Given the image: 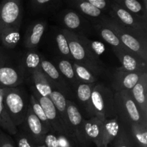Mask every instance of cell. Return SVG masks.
<instances>
[{"instance_id":"obj_19","label":"cell","mask_w":147,"mask_h":147,"mask_svg":"<svg viewBox=\"0 0 147 147\" xmlns=\"http://www.w3.org/2000/svg\"><path fill=\"white\" fill-rule=\"evenodd\" d=\"M129 92L136 104L147 119V73L143 75L140 80Z\"/></svg>"},{"instance_id":"obj_23","label":"cell","mask_w":147,"mask_h":147,"mask_svg":"<svg viewBox=\"0 0 147 147\" xmlns=\"http://www.w3.org/2000/svg\"><path fill=\"white\" fill-rule=\"evenodd\" d=\"M103 123L104 121H101L96 116L85 120V132L88 140L90 142H93L96 147L99 146Z\"/></svg>"},{"instance_id":"obj_9","label":"cell","mask_w":147,"mask_h":147,"mask_svg":"<svg viewBox=\"0 0 147 147\" xmlns=\"http://www.w3.org/2000/svg\"><path fill=\"white\" fill-rule=\"evenodd\" d=\"M40 67L47 77L53 89L61 93L67 100H72L76 98V93L52 62L42 57Z\"/></svg>"},{"instance_id":"obj_30","label":"cell","mask_w":147,"mask_h":147,"mask_svg":"<svg viewBox=\"0 0 147 147\" xmlns=\"http://www.w3.org/2000/svg\"><path fill=\"white\" fill-rule=\"evenodd\" d=\"M41 58V55L35 52L30 51L26 53L21 63L24 74L27 73L31 76V74L34 70L40 68Z\"/></svg>"},{"instance_id":"obj_42","label":"cell","mask_w":147,"mask_h":147,"mask_svg":"<svg viewBox=\"0 0 147 147\" xmlns=\"http://www.w3.org/2000/svg\"><path fill=\"white\" fill-rule=\"evenodd\" d=\"M34 147H46L44 144H36Z\"/></svg>"},{"instance_id":"obj_39","label":"cell","mask_w":147,"mask_h":147,"mask_svg":"<svg viewBox=\"0 0 147 147\" xmlns=\"http://www.w3.org/2000/svg\"><path fill=\"white\" fill-rule=\"evenodd\" d=\"M0 147H15L12 139L2 131H0Z\"/></svg>"},{"instance_id":"obj_21","label":"cell","mask_w":147,"mask_h":147,"mask_svg":"<svg viewBox=\"0 0 147 147\" xmlns=\"http://www.w3.org/2000/svg\"><path fill=\"white\" fill-rule=\"evenodd\" d=\"M120 129V121L118 117L108 119L104 121L100 134L98 147H110Z\"/></svg>"},{"instance_id":"obj_40","label":"cell","mask_w":147,"mask_h":147,"mask_svg":"<svg viewBox=\"0 0 147 147\" xmlns=\"http://www.w3.org/2000/svg\"><path fill=\"white\" fill-rule=\"evenodd\" d=\"M60 147H74L73 142L63 135H57Z\"/></svg>"},{"instance_id":"obj_20","label":"cell","mask_w":147,"mask_h":147,"mask_svg":"<svg viewBox=\"0 0 147 147\" xmlns=\"http://www.w3.org/2000/svg\"><path fill=\"white\" fill-rule=\"evenodd\" d=\"M73 62L63 57H57L55 60L54 65L59 70L60 74L65 79L73 91L76 93V88L80 83L75 73Z\"/></svg>"},{"instance_id":"obj_7","label":"cell","mask_w":147,"mask_h":147,"mask_svg":"<svg viewBox=\"0 0 147 147\" xmlns=\"http://www.w3.org/2000/svg\"><path fill=\"white\" fill-rule=\"evenodd\" d=\"M22 0H3L0 4V33L9 28L21 27Z\"/></svg>"},{"instance_id":"obj_14","label":"cell","mask_w":147,"mask_h":147,"mask_svg":"<svg viewBox=\"0 0 147 147\" xmlns=\"http://www.w3.org/2000/svg\"><path fill=\"white\" fill-rule=\"evenodd\" d=\"M147 72H130L119 67L116 69L112 77L111 89L114 92L130 91Z\"/></svg>"},{"instance_id":"obj_43","label":"cell","mask_w":147,"mask_h":147,"mask_svg":"<svg viewBox=\"0 0 147 147\" xmlns=\"http://www.w3.org/2000/svg\"><path fill=\"white\" fill-rule=\"evenodd\" d=\"M0 57H1V55H0Z\"/></svg>"},{"instance_id":"obj_26","label":"cell","mask_w":147,"mask_h":147,"mask_svg":"<svg viewBox=\"0 0 147 147\" xmlns=\"http://www.w3.org/2000/svg\"><path fill=\"white\" fill-rule=\"evenodd\" d=\"M110 147H137L128 125L120 121L119 131Z\"/></svg>"},{"instance_id":"obj_38","label":"cell","mask_w":147,"mask_h":147,"mask_svg":"<svg viewBox=\"0 0 147 147\" xmlns=\"http://www.w3.org/2000/svg\"><path fill=\"white\" fill-rule=\"evenodd\" d=\"M43 144L46 147H60L57 136L55 134L54 132H48L45 135Z\"/></svg>"},{"instance_id":"obj_29","label":"cell","mask_w":147,"mask_h":147,"mask_svg":"<svg viewBox=\"0 0 147 147\" xmlns=\"http://www.w3.org/2000/svg\"><path fill=\"white\" fill-rule=\"evenodd\" d=\"M20 27L9 28L0 33V43L7 49L15 47L20 39Z\"/></svg>"},{"instance_id":"obj_12","label":"cell","mask_w":147,"mask_h":147,"mask_svg":"<svg viewBox=\"0 0 147 147\" xmlns=\"http://www.w3.org/2000/svg\"><path fill=\"white\" fill-rule=\"evenodd\" d=\"M22 66L15 67L5 63L3 57H0V88H17L23 83L24 79Z\"/></svg>"},{"instance_id":"obj_6","label":"cell","mask_w":147,"mask_h":147,"mask_svg":"<svg viewBox=\"0 0 147 147\" xmlns=\"http://www.w3.org/2000/svg\"><path fill=\"white\" fill-rule=\"evenodd\" d=\"M67 114L69 129L73 143L80 147H88L90 143L85 132V119L77 105L67 99Z\"/></svg>"},{"instance_id":"obj_17","label":"cell","mask_w":147,"mask_h":147,"mask_svg":"<svg viewBox=\"0 0 147 147\" xmlns=\"http://www.w3.org/2000/svg\"><path fill=\"white\" fill-rule=\"evenodd\" d=\"M47 27L45 21L38 20L31 23L24 34V45L26 48L33 50L40 44Z\"/></svg>"},{"instance_id":"obj_13","label":"cell","mask_w":147,"mask_h":147,"mask_svg":"<svg viewBox=\"0 0 147 147\" xmlns=\"http://www.w3.org/2000/svg\"><path fill=\"white\" fill-rule=\"evenodd\" d=\"M21 125H24L23 131L31 139L34 144H43L45 135L48 133L45 126L33 112L29 104L25 118Z\"/></svg>"},{"instance_id":"obj_15","label":"cell","mask_w":147,"mask_h":147,"mask_svg":"<svg viewBox=\"0 0 147 147\" xmlns=\"http://www.w3.org/2000/svg\"><path fill=\"white\" fill-rule=\"evenodd\" d=\"M122 69L130 72H147V61L126 48L113 50Z\"/></svg>"},{"instance_id":"obj_37","label":"cell","mask_w":147,"mask_h":147,"mask_svg":"<svg viewBox=\"0 0 147 147\" xmlns=\"http://www.w3.org/2000/svg\"><path fill=\"white\" fill-rule=\"evenodd\" d=\"M86 1L100 9L103 13L109 12L111 4L110 0H86Z\"/></svg>"},{"instance_id":"obj_4","label":"cell","mask_w":147,"mask_h":147,"mask_svg":"<svg viewBox=\"0 0 147 147\" xmlns=\"http://www.w3.org/2000/svg\"><path fill=\"white\" fill-rule=\"evenodd\" d=\"M91 101L95 116L101 121L117 117L114 91L111 88L103 83H96L92 90Z\"/></svg>"},{"instance_id":"obj_41","label":"cell","mask_w":147,"mask_h":147,"mask_svg":"<svg viewBox=\"0 0 147 147\" xmlns=\"http://www.w3.org/2000/svg\"><path fill=\"white\" fill-rule=\"evenodd\" d=\"M142 1H142V4H143L144 7L147 10V0H142Z\"/></svg>"},{"instance_id":"obj_36","label":"cell","mask_w":147,"mask_h":147,"mask_svg":"<svg viewBox=\"0 0 147 147\" xmlns=\"http://www.w3.org/2000/svg\"><path fill=\"white\" fill-rule=\"evenodd\" d=\"M16 136L17 147H34L35 144L30 137L24 131L20 132L18 131Z\"/></svg>"},{"instance_id":"obj_34","label":"cell","mask_w":147,"mask_h":147,"mask_svg":"<svg viewBox=\"0 0 147 147\" xmlns=\"http://www.w3.org/2000/svg\"><path fill=\"white\" fill-rule=\"evenodd\" d=\"M29 104L31 106L33 112H34V114L37 116V117L40 119V121L42 122V123L43 124V126H45L46 130L48 132H53L52 130V128L50 126L49 121H47V117H46V115L45 113L44 110L42 108L41 105L40 104L37 100L36 99V98L34 97V96L33 94L31 95L30 98V101H29Z\"/></svg>"},{"instance_id":"obj_25","label":"cell","mask_w":147,"mask_h":147,"mask_svg":"<svg viewBox=\"0 0 147 147\" xmlns=\"http://www.w3.org/2000/svg\"><path fill=\"white\" fill-rule=\"evenodd\" d=\"M49 98H50V100H51V101L53 103L56 110H57V113L60 115L62 121H63V122L64 123L66 129H67L69 134H70V136H71L70 129H69L68 118H67V99H66V98L61 93H60V92L57 91V90H55V89L53 90L51 94L49 96ZM72 140H73V139H72Z\"/></svg>"},{"instance_id":"obj_35","label":"cell","mask_w":147,"mask_h":147,"mask_svg":"<svg viewBox=\"0 0 147 147\" xmlns=\"http://www.w3.org/2000/svg\"><path fill=\"white\" fill-rule=\"evenodd\" d=\"M31 6L35 11H43L55 5L59 0H30Z\"/></svg>"},{"instance_id":"obj_2","label":"cell","mask_w":147,"mask_h":147,"mask_svg":"<svg viewBox=\"0 0 147 147\" xmlns=\"http://www.w3.org/2000/svg\"><path fill=\"white\" fill-rule=\"evenodd\" d=\"M100 20L114 32L127 50L147 61V32L123 27L106 14Z\"/></svg>"},{"instance_id":"obj_10","label":"cell","mask_w":147,"mask_h":147,"mask_svg":"<svg viewBox=\"0 0 147 147\" xmlns=\"http://www.w3.org/2000/svg\"><path fill=\"white\" fill-rule=\"evenodd\" d=\"M32 94L34 95V97L36 98L37 101L40 103L42 108L44 110L47 121H49V123L52 128L53 132L57 133L58 135H63L73 142L71 136L66 129L64 123L62 121L60 115L57 113L51 100L48 97H45V96L38 94L34 89H33Z\"/></svg>"},{"instance_id":"obj_24","label":"cell","mask_w":147,"mask_h":147,"mask_svg":"<svg viewBox=\"0 0 147 147\" xmlns=\"http://www.w3.org/2000/svg\"><path fill=\"white\" fill-rule=\"evenodd\" d=\"M31 78L34 84V90L38 94L49 98L53 88L41 67L34 70L31 74Z\"/></svg>"},{"instance_id":"obj_32","label":"cell","mask_w":147,"mask_h":147,"mask_svg":"<svg viewBox=\"0 0 147 147\" xmlns=\"http://www.w3.org/2000/svg\"><path fill=\"white\" fill-rule=\"evenodd\" d=\"M129 126L137 147H147V125L132 124Z\"/></svg>"},{"instance_id":"obj_1","label":"cell","mask_w":147,"mask_h":147,"mask_svg":"<svg viewBox=\"0 0 147 147\" xmlns=\"http://www.w3.org/2000/svg\"><path fill=\"white\" fill-rule=\"evenodd\" d=\"M68 42L73 61L88 69L94 76H101L104 73L103 62L91 47V41L87 37L62 28Z\"/></svg>"},{"instance_id":"obj_8","label":"cell","mask_w":147,"mask_h":147,"mask_svg":"<svg viewBox=\"0 0 147 147\" xmlns=\"http://www.w3.org/2000/svg\"><path fill=\"white\" fill-rule=\"evenodd\" d=\"M63 29L87 37L93 30V24L74 9H65L59 16Z\"/></svg>"},{"instance_id":"obj_22","label":"cell","mask_w":147,"mask_h":147,"mask_svg":"<svg viewBox=\"0 0 147 147\" xmlns=\"http://www.w3.org/2000/svg\"><path fill=\"white\" fill-rule=\"evenodd\" d=\"M93 30L111 47L113 50L126 48L121 42L114 32L100 20L93 23Z\"/></svg>"},{"instance_id":"obj_33","label":"cell","mask_w":147,"mask_h":147,"mask_svg":"<svg viewBox=\"0 0 147 147\" xmlns=\"http://www.w3.org/2000/svg\"><path fill=\"white\" fill-rule=\"evenodd\" d=\"M73 68L78 79L80 83H96L98 80L97 76H94L84 66L73 62Z\"/></svg>"},{"instance_id":"obj_31","label":"cell","mask_w":147,"mask_h":147,"mask_svg":"<svg viewBox=\"0 0 147 147\" xmlns=\"http://www.w3.org/2000/svg\"><path fill=\"white\" fill-rule=\"evenodd\" d=\"M54 41L56 50L60 55V57H63V58L73 61L67 40L62 29L59 30L58 32L55 33L54 37Z\"/></svg>"},{"instance_id":"obj_18","label":"cell","mask_w":147,"mask_h":147,"mask_svg":"<svg viewBox=\"0 0 147 147\" xmlns=\"http://www.w3.org/2000/svg\"><path fill=\"white\" fill-rule=\"evenodd\" d=\"M66 1L71 7H74L76 9V11L88 20H90V21L92 24L100 20L105 15L103 11L95 7L86 0H66Z\"/></svg>"},{"instance_id":"obj_28","label":"cell","mask_w":147,"mask_h":147,"mask_svg":"<svg viewBox=\"0 0 147 147\" xmlns=\"http://www.w3.org/2000/svg\"><path fill=\"white\" fill-rule=\"evenodd\" d=\"M4 88H0V127L11 135H15L18 131V129L10 119L2 100Z\"/></svg>"},{"instance_id":"obj_44","label":"cell","mask_w":147,"mask_h":147,"mask_svg":"<svg viewBox=\"0 0 147 147\" xmlns=\"http://www.w3.org/2000/svg\"><path fill=\"white\" fill-rule=\"evenodd\" d=\"M0 131H1V130H0Z\"/></svg>"},{"instance_id":"obj_27","label":"cell","mask_w":147,"mask_h":147,"mask_svg":"<svg viewBox=\"0 0 147 147\" xmlns=\"http://www.w3.org/2000/svg\"><path fill=\"white\" fill-rule=\"evenodd\" d=\"M129 12L147 21V10L139 0H111Z\"/></svg>"},{"instance_id":"obj_5","label":"cell","mask_w":147,"mask_h":147,"mask_svg":"<svg viewBox=\"0 0 147 147\" xmlns=\"http://www.w3.org/2000/svg\"><path fill=\"white\" fill-rule=\"evenodd\" d=\"M2 100L6 111L16 127L23 123L29 103L25 93L19 88H4Z\"/></svg>"},{"instance_id":"obj_11","label":"cell","mask_w":147,"mask_h":147,"mask_svg":"<svg viewBox=\"0 0 147 147\" xmlns=\"http://www.w3.org/2000/svg\"><path fill=\"white\" fill-rule=\"evenodd\" d=\"M111 1V0H110ZM109 16L125 27L147 32V21L124 9L111 1Z\"/></svg>"},{"instance_id":"obj_16","label":"cell","mask_w":147,"mask_h":147,"mask_svg":"<svg viewBox=\"0 0 147 147\" xmlns=\"http://www.w3.org/2000/svg\"><path fill=\"white\" fill-rule=\"evenodd\" d=\"M96 83H80L76 90V97L78 101L80 111H83L86 117L95 116L91 101L92 90Z\"/></svg>"},{"instance_id":"obj_3","label":"cell","mask_w":147,"mask_h":147,"mask_svg":"<svg viewBox=\"0 0 147 147\" xmlns=\"http://www.w3.org/2000/svg\"><path fill=\"white\" fill-rule=\"evenodd\" d=\"M114 99L116 116L121 123L128 126L147 125V119L132 98L130 92L126 90L114 92Z\"/></svg>"}]
</instances>
